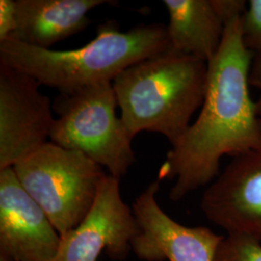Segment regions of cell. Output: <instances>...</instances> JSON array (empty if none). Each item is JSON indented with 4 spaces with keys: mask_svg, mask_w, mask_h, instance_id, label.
Listing matches in <instances>:
<instances>
[{
    "mask_svg": "<svg viewBox=\"0 0 261 261\" xmlns=\"http://www.w3.org/2000/svg\"><path fill=\"white\" fill-rule=\"evenodd\" d=\"M241 19L226 23L221 47L208 62L199 115L159 169V181L175 180L169 193L173 201L209 186L224 156L261 148V117L250 95L253 56L244 46Z\"/></svg>",
    "mask_w": 261,
    "mask_h": 261,
    "instance_id": "obj_1",
    "label": "cell"
},
{
    "mask_svg": "<svg viewBox=\"0 0 261 261\" xmlns=\"http://www.w3.org/2000/svg\"><path fill=\"white\" fill-rule=\"evenodd\" d=\"M169 49L164 24H140L121 31L110 20L98 28L93 40L75 49L53 50L5 39L0 42V65L31 75L59 93H69L112 83L130 66Z\"/></svg>",
    "mask_w": 261,
    "mask_h": 261,
    "instance_id": "obj_2",
    "label": "cell"
},
{
    "mask_svg": "<svg viewBox=\"0 0 261 261\" xmlns=\"http://www.w3.org/2000/svg\"><path fill=\"white\" fill-rule=\"evenodd\" d=\"M208 63L168 50L123 71L112 82L130 139L153 132L175 146L205 96Z\"/></svg>",
    "mask_w": 261,
    "mask_h": 261,
    "instance_id": "obj_3",
    "label": "cell"
},
{
    "mask_svg": "<svg viewBox=\"0 0 261 261\" xmlns=\"http://www.w3.org/2000/svg\"><path fill=\"white\" fill-rule=\"evenodd\" d=\"M117 106L112 83L59 93L53 105L58 117L49 139L63 148L84 153L120 179L135 164L136 156L132 139L116 115Z\"/></svg>",
    "mask_w": 261,
    "mask_h": 261,
    "instance_id": "obj_4",
    "label": "cell"
},
{
    "mask_svg": "<svg viewBox=\"0 0 261 261\" xmlns=\"http://www.w3.org/2000/svg\"><path fill=\"white\" fill-rule=\"evenodd\" d=\"M13 169L60 236L74 229L93 207L106 174L84 153L47 142Z\"/></svg>",
    "mask_w": 261,
    "mask_h": 261,
    "instance_id": "obj_5",
    "label": "cell"
},
{
    "mask_svg": "<svg viewBox=\"0 0 261 261\" xmlns=\"http://www.w3.org/2000/svg\"><path fill=\"white\" fill-rule=\"evenodd\" d=\"M40 86L31 75L0 65V170L47 143L56 118Z\"/></svg>",
    "mask_w": 261,
    "mask_h": 261,
    "instance_id": "obj_6",
    "label": "cell"
},
{
    "mask_svg": "<svg viewBox=\"0 0 261 261\" xmlns=\"http://www.w3.org/2000/svg\"><path fill=\"white\" fill-rule=\"evenodd\" d=\"M139 230L133 209L122 198L120 179L106 174L93 207L61 236L54 261H98L103 252L112 260H125Z\"/></svg>",
    "mask_w": 261,
    "mask_h": 261,
    "instance_id": "obj_7",
    "label": "cell"
},
{
    "mask_svg": "<svg viewBox=\"0 0 261 261\" xmlns=\"http://www.w3.org/2000/svg\"><path fill=\"white\" fill-rule=\"evenodd\" d=\"M160 181L151 183L133 203L140 230L132 251L142 261H215L224 236L205 226L179 224L160 206Z\"/></svg>",
    "mask_w": 261,
    "mask_h": 261,
    "instance_id": "obj_8",
    "label": "cell"
},
{
    "mask_svg": "<svg viewBox=\"0 0 261 261\" xmlns=\"http://www.w3.org/2000/svg\"><path fill=\"white\" fill-rule=\"evenodd\" d=\"M200 207L226 233L261 243V148L234 157L207 187Z\"/></svg>",
    "mask_w": 261,
    "mask_h": 261,
    "instance_id": "obj_9",
    "label": "cell"
},
{
    "mask_svg": "<svg viewBox=\"0 0 261 261\" xmlns=\"http://www.w3.org/2000/svg\"><path fill=\"white\" fill-rule=\"evenodd\" d=\"M61 236L19 183L0 170V261H54Z\"/></svg>",
    "mask_w": 261,
    "mask_h": 261,
    "instance_id": "obj_10",
    "label": "cell"
},
{
    "mask_svg": "<svg viewBox=\"0 0 261 261\" xmlns=\"http://www.w3.org/2000/svg\"><path fill=\"white\" fill-rule=\"evenodd\" d=\"M112 1L16 0L17 28L9 38L32 47L47 48L83 31L90 23L87 14ZM8 39V38H7Z\"/></svg>",
    "mask_w": 261,
    "mask_h": 261,
    "instance_id": "obj_11",
    "label": "cell"
},
{
    "mask_svg": "<svg viewBox=\"0 0 261 261\" xmlns=\"http://www.w3.org/2000/svg\"><path fill=\"white\" fill-rule=\"evenodd\" d=\"M170 50L208 63L219 51L225 23L212 0H165Z\"/></svg>",
    "mask_w": 261,
    "mask_h": 261,
    "instance_id": "obj_12",
    "label": "cell"
},
{
    "mask_svg": "<svg viewBox=\"0 0 261 261\" xmlns=\"http://www.w3.org/2000/svg\"><path fill=\"white\" fill-rule=\"evenodd\" d=\"M215 261H261V243L247 236L227 234Z\"/></svg>",
    "mask_w": 261,
    "mask_h": 261,
    "instance_id": "obj_13",
    "label": "cell"
},
{
    "mask_svg": "<svg viewBox=\"0 0 261 261\" xmlns=\"http://www.w3.org/2000/svg\"><path fill=\"white\" fill-rule=\"evenodd\" d=\"M244 46L253 58H261V0H250L241 19Z\"/></svg>",
    "mask_w": 261,
    "mask_h": 261,
    "instance_id": "obj_14",
    "label": "cell"
},
{
    "mask_svg": "<svg viewBox=\"0 0 261 261\" xmlns=\"http://www.w3.org/2000/svg\"><path fill=\"white\" fill-rule=\"evenodd\" d=\"M17 28L16 0L0 1V42L11 37Z\"/></svg>",
    "mask_w": 261,
    "mask_h": 261,
    "instance_id": "obj_15",
    "label": "cell"
},
{
    "mask_svg": "<svg viewBox=\"0 0 261 261\" xmlns=\"http://www.w3.org/2000/svg\"><path fill=\"white\" fill-rule=\"evenodd\" d=\"M215 9L224 20L228 23L230 20L242 17L246 12L248 4L244 0H212Z\"/></svg>",
    "mask_w": 261,
    "mask_h": 261,
    "instance_id": "obj_16",
    "label": "cell"
},
{
    "mask_svg": "<svg viewBox=\"0 0 261 261\" xmlns=\"http://www.w3.org/2000/svg\"><path fill=\"white\" fill-rule=\"evenodd\" d=\"M250 84L258 88L261 91V58H253L251 73H250ZM257 114L261 117V93L259 98L255 102Z\"/></svg>",
    "mask_w": 261,
    "mask_h": 261,
    "instance_id": "obj_17",
    "label": "cell"
}]
</instances>
